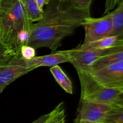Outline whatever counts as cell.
<instances>
[{
	"label": "cell",
	"mask_w": 123,
	"mask_h": 123,
	"mask_svg": "<svg viewBox=\"0 0 123 123\" xmlns=\"http://www.w3.org/2000/svg\"><path fill=\"white\" fill-rule=\"evenodd\" d=\"M90 16V8H75L60 0H52L43 10L42 18L32 24L26 45L56 51L64 38L73 34Z\"/></svg>",
	"instance_id": "cell-1"
},
{
	"label": "cell",
	"mask_w": 123,
	"mask_h": 123,
	"mask_svg": "<svg viewBox=\"0 0 123 123\" xmlns=\"http://www.w3.org/2000/svg\"><path fill=\"white\" fill-rule=\"evenodd\" d=\"M32 24L22 0L0 1V37L14 56L26 45Z\"/></svg>",
	"instance_id": "cell-2"
},
{
	"label": "cell",
	"mask_w": 123,
	"mask_h": 123,
	"mask_svg": "<svg viewBox=\"0 0 123 123\" xmlns=\"http://www.w3.org/2000/svg\"><path fill=\"white\" fill-rule=\"evenodd\" d=\"M80 84V99L112 105L123 88H108L98 84L88 72H77Z\"/></svg>",
	"instance_id": "cell-3"
},
{
	"label": "cell",
	"mask_w": 123,
	"mask_h": 123,
	"mask_svg": "<svg viewBox=\"0 0 123 123\" xmlns=\"http://www.w3.org/2000/svg\"><path fill=\"white\" fill-rule=\"evenodd\" d=\"M82 26L85 30V38L83 44L99 40L111 36L113 30L111 12L98 18L88 17Z\"/></svg>",
	"instance_id": "cell-4"
},
{
	"label": "cell",
	"mask_w": 123,
	"mask_h": 123,
	"mask_svg": "<svg viewBox=\"0 0 123 123\" xmlns=\"http://www.w3.org/2000/svg\"><path fill=\"white\" fill-rule=\"evenodd\" d=\"M72 49L61 51L52 52L51 54L43 56H34L30 60L19 56L12 58L10 62L16 65L24 66L34 70L40 67H53L61 63L69 62Z\"/></svg>",
	"instance_id": "cell-5"
},
{
	"label": "cell",
	"mask_w": 123,
	"mask_h": 123,
	"mask_svg": "<svg viewBox=\"0 0 123 123\" xmlns=\"http://www.w3.org/2000/svg\"><path fill=\"white\" fill-rule=\"evenodd\" d=\"M88 72L102 86L123 88V60L111 62Z\"/></svg>",
	"instance_id": "cell-6"
},
{
	"label": "cell",
	"mask_w": 123,
	"mask_h": 123,
	"mask_svg": "<svg viewBox=\"0 0 123 123\" xmlns=\"http://www.w3.org/2000/svg\"><path fill=\"white\" fill-rule=\"evenodd\" d=\"M112 106L111 105L80 100L74 123L81 121L102 123Z\"/></svg>",
	"instance_id": "cell-7"
},
{
	"label": "cell",
	"mask_w": 123,
	"mask_h": 123,
	"mask_svg": "<svg viewBox=\"0 0 123 123\" xmlns=\"http://www.w3.org/2000/svg\"><path fill=\"white\" fill-rule=\"evenodd\" d=\"M108 49L80 50L78 47L72 49L70 63L78 72H90L92 65L107 54Z\"/></svg>",
	"instance_id": "cell-8"
},
{
	"label": "cell",
	"mask_w": 123,
	"mask_h": 123,
	"mask_svg": "<svg viewBox=\"0 0 123 123\" xmlns=\"http://www.w3.org/2000/svg\"><path fill=\"white\" fill-rule=\"evenodd\" d=\"M32 71L31 68L16 65L10 61L0 65V85L6 88L8 85L21 77Z\"/></svg>",
	"instance_id": "cell-9"
},
{
	"label": "cell",
	"mask_w": 123,
	"mask_h": 123,
	"mask_svg": "<svg viewBox=\"0 0 123 123\" xmlns=\"http://www.w3.org/2000/svg\"><path fill=\"white\" fill-rule=\"evenodd\" d=\"M123 42V37L111 36L102 38L99 40L91 43L82 44L78 46V48L80 50L88 49H106L113 48L119 45Z\"/></svg>",
	"instance_id": "cell-10"
},
{
	"label": "cell",
	"mask_w": 123,
	"mask_h": 123,
	"mask_svg": "<svg viewBox=\"0 0 123 123\" xmlns=\"http://www.w3.org/2000/svg\"><path fill=\"white\" fill-rule=\"evenodd\" d=\"M123 60V42L119 45L108 49L106 55L97 60L91 67V70H94L103 67L111 62Z\"/></svg>",
	"instance_id": "cell-11"
},
{
	"label": "cell",
	"mask_w": 123,
	"mask_h": 123,
	"mask_svg": "<svg viewBox=\"0 0 123 123\" xmlns=\"http://www.w3.org/2000/svg\"><path fill=\"white\" fill-rule=\"evenodd\" d=\"M50 73L54 76L56 82L67 93L73 94V86L72 83L62 68L58 66H53L50 68Z\"/></svg>",
	"instance_id": "cell-12"
},
{
	"label": "cell",
	"mask_w": 123,
	"mask_h": 123,
	"mask_svg": "<svg viewBox=\"0 0 123 123\" xmlns=\"http://www.w3.org/2000/svg\"><path fill=\"white\" fill-rule=\"evenodd\" d=\"M117 6L118 7L111 12L113 24L111 36L123 37V1Z\"/></svg>",
	"instance_id": "cell-13"
},
{
	"label": "cell",
	"mask_w": 123,
	"mask_h": 123,
	"mask_svg": "<svg viewBox=\"0 0 123 123\" xmlns=\"http://www.w3.org/2000/svg\"><path fill=\"white\" fill-rule=\"evenodd\" d=\"M22 1L29 20L32 23L38 21L43 16V10L39 8L36 0H22Z\"/></svg>",
	"instance_id": "cell-14"
},
{
	"label": "cell",
	"mask_w": 123,
	"mask_h": 123,
	"mask_svg": "<svg viewBox=\"0 0 123 123\" xmlns=\"http://www.w3.org/2000/svg\"><path fill=\"white\" fill-rule=\"evenodd\" d=\"M66 109L63 102H60L52 111V115L46 123H66Z\"/></svg>",
	"instance_id": "cell-15"
},
{
	"label": "cell",
	"mask_w": 123,
	"mask_h": 123,
	"mask_svg": "<svg viewBox=\"0 0 123 123\" xmlns=\"http://www.w3.org/2000/svg\"><path fill=\"white\" fill-rule=\"evenodd\" d=\"M102 123H123V107L113 106Z\"/></svg>",
	"instance_id": "cell-16"
},
{
	"label": "cell",
	"mask_w": 123,
	"mask_h": 123,
	"mask_svg": "<svg viewBox=\"0 0 123 123\" xmlns=\"http://www.w3.org/2000/svg\"><path fill=\"white\" fill-rule=\"evenodd\" d=\"M14 55L4 45L0 37V65L9 61Z\"/></svg>",
	"instance_id": "cell-17"
},
{
	"label": "cell",
	"mask_w": 123,
	"mask_h": 123,
	"mask_svg": "<svg viewBox=\"0 0 123 123\" xmlns=\"http://www.w3.org/2000/svg\"><path fill=\"white\" fill-rule=\"evenodd\" d=\"M68 6L78 8H90L92 0H60Z\"/></svg>",
	"instance_id": "cell-18"
},
{
	"label": "cell",
	"mask_w": 123,
	"mask_h": 123,
	"mask_svg": "<svg viewBox=\"0 0 123 123\" xmlns=\"http://www.w3.org/2000/svg\"><path fill=\"white\" fill-rule=\"evenodd\" d=\"M20 55L23 58L30 60L36 56V49L28 45H24L20 49Z\"/></svg>",
	"instance_id": "cell-19"
},
{
	"label": "cell",
	"mask_w": 123,
	"mask_h": 123,
	"mask_svg": "<svg viewBox=\"0 0 123 123\" xmlns=\"http://www.w3.org/2000/svg\"><path fill=\"white\" fill-rule=\"evenodd\" d=\"M116 6L117 0H106L104 13H108L110 12V11L114 9Z\"/></svg>",
	"instance_id": "cell-20"
},
{
	"label": "cell",
	"mask_w": 123,
	"mask_h": 123,
	"mask_svg": "<svg viewBox=\"0 0 123 123\" xmlns=\"http://www.w3.org/2000/svg\"><path fill=\"white\" fill-rule=\"evenodd\" d=\"M52 115V111L50 112L49 113L46 114H44V115H42L40 117H38L37 120H36L35 121H34L33 122L31 123H46V121H48L49 119V118Z\"/></svg>",
	"instance_id": "cell-21"
},
{
	"label": "cell",
	"mask_w": 123,
	"mask_h": 123,
	"mask_svg": "<svg viewBox=\"0 0 123 123\" xmlns=\"http://www.w3.org/2000/svg\"><path fill=\"white\" fill-rule=\"evenodd\" d=\"M112 105L116 106L123 107V90L118 96L117 98Z\"/></svg>",
	"instance_id": "cell-22"
},
{
	"label": "cell",
	"mask_w": 123,
	"mask_h": 123,
	"mask_svg": "<svg viewBox=\"0 0 123 123\" xmlns=\"http://www.w3.org/2000/svg\"><path fill=\"white\" fill-rule=\"evenodd\" d=\"M52 0H36L38 7L41 10H44V7L48 5Z\"/></svg>",
	"instance_id": "cell-23"
},
{
	"label": "cell",
	"mask_w": 123,
	"mask_h": 123,
	"mask_svg": "<svg viewBox=\"0 0 123 123\" xmlns=\"http://www.w3.org/2000/svg\"><path fill=\"white\" fill-rule=\"evenodd\" d=\"M79 123H95L90 122V121H80Z\"/></svg>",
	"instance_id": "cell-24"
},
{
	"label": "cell",
	"mask_w": 123,
	"mask_h": 123,
	"mask_svg": "<svg viewBox=\"0 0 123 123\" xmlns=\"http://www.w3.org/2000/svg\"><path fill=\"white\" fill-rule=\"evenodd\" d=\"M4 89L3 88H2V86H1V85H0V94H1L2 93V92L4 91Z\"/></svg>",
	"instance_id": "cell-25"
},
{
	"label": "cell",
	"mask_w": 123,
	"mask_h": 123,
	"mask_svg": "<svg viewBox=\"0 0 123 123\" xmlns=\"http://www.w3.org/2000/svg\"><path fill=\"white\" fill-rule=\"evenodd\" d=\"M123 1V0H117V6L118 4H119L121 2H122Z\"/></svg>",
	"instance_id": "cell-26"
},
{
	"label": "cell",
	"mask_w": 123,
	"mask_h": 123,
	"mask_svg": "<svg viewBox=\"0 0 123 123\" xmlns=\"http://www.w3.org/2000/svg\"><path fill=\"white\" fill-rule=\"evenodd\" d=\"M0 1H1V0H0Z\"/></svg>",
	"instance_id": "cell-27"
}]
</instances>
